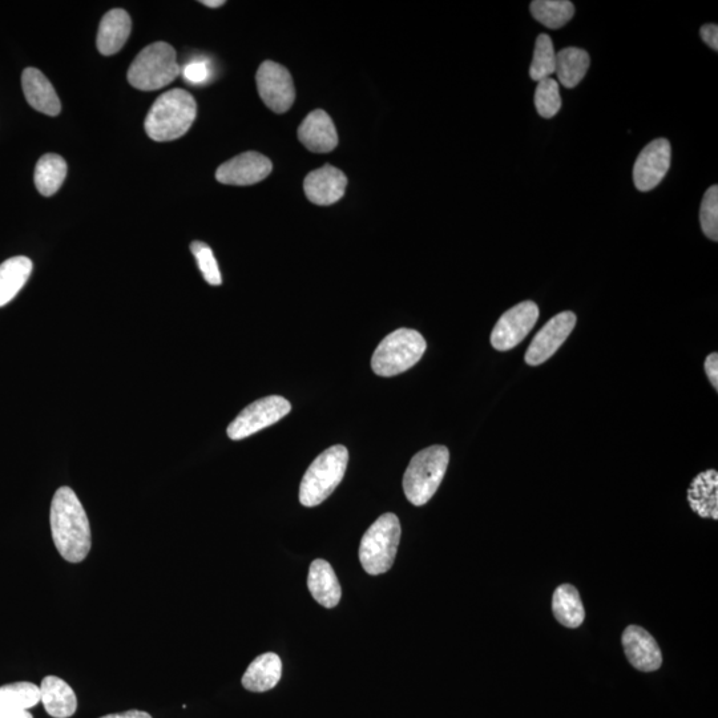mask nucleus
Instances as JSON below:
<instances>
[{
	"instance_id": "nucleus-1",
	"label": "nucleus",
	"mask_w": 718,
	"mask_h": 718,
	"mask_svg": "<svg viewBox=\"0 0 718 718\" xmlns=\"http://www.w3.org/2000/svg\"><path fill=\"white\" fill-rule=\"evenodd\" d=\"M51 532L56 550L70 563H80L91 551V526L82 502L70 487H60L51 503Z\"/></svg>"
},
{
	"instance_id": "nucleus-2",
	"label": "nucleus",
	"mask_w": 718,
	"mask_h": 718,
	"mask_svg": "<svg viewBox=\"0 0 718 718\" xmlns=\"http://www.w3.org/2000/svg\"><path fill=\"white\" fill-rule=\"evenodd\" d=\"M197 104L188 91L171 90L153 103L145 118V131L152 140L172 141L180 139L195 123Z\"/></svg>"
},
{
	"instance_id": "nucleus-3",
	"label": "nucleus",
	"mask_w": 718,
	"mask_h": 718,
	"mask_svg": "<svg viewBox=\"0 0 718 718\" xmlns=\"http://www.w3.org/2000/svg\"><path fill=\"white\" fill-rule=\"evenodd\" d=\"M349 451L337 445L318 455L300 486V502L305 507H316L324 503L345 477L348 469Z\"/></svg>"
},
{
	"instance_id": "nucleus-4",
	"label": "nucleus",
	"mask_w": 718,
	"mask_h": 718,
	"mask_svg": "<svg viewBox=\"0 0 718 718\" xmlns=\"http://www.w3.org/2000/svg\"><path fill=\"white\" fill-rule=\"evenodd\" d=\"M450 462L449 449L431 446L411 459L403 477V491L414 506L429 502L441 486Z\"/></svg>"
},
{
	"instance_id": "nucleus-5",
	"label": "nucleus",
	"mask_w": 718,
	"mask_h": 718,
	"mask_svg": "<svg viewBox=\"0 0 718 718\" xmlns=\"http://www.w3.org/2000/svg\"><path fill=\"white\" fill-rule=\"evenodd\" d=\"M181 74L175 48L165 42L149 44L128 70V82L136 90H161Z\"/></svg>"
},
{
	"instance_id": "nucleus-6",
	"label": "nucleus",
	"mask_w": 718,
	"mask_h": 718,
	"mask_svg": "<svg viewBox=\"0 0 718 718\" xmlns=\"http://www.w3.org/2000/svg\"><path fill=\"white\" fill-rule=\"evenodd\" d=\"M401 534L398 516L390 512L371 524L359 546V562L367 574H386L393 567Z\"/></svg>"
},
{
	"instance_id": "nucleus-7",
	"label": "nucleus",
	"mask_w": 718,
	"mask_h": 718,
	"mask_svg": "<svg viewBox=\"0 0 718 718\" xmlns=\"http://www.w3.org/2000/svg\"><path fill=\"white\" fill-rule=\"evenodd\" d=\"M426 348L425 338L417 330H395L375 349L371 367L381 377H394L417 365Z\"/></svg>"
},
{
	"instance_id": "nucleus-8",
	"label": "nucleus",
	"mask_w": 718,
	"mask_h": 718,
	"mask_svg": "<svg viewBox=\"0 0 718 718\" xmlns=\"http://www.w3.org/2000/svg\"><path fill=\"white\" fill-rule=\"evenodd\" d=\"M290 410H292V405L280 395H270V397L258 399L246 406L237 415L235 421L229 425L228 437L232 441L248 438L266 427L276 425L290 413Z\"/></svg>"
},
{
	"instance_id": "nucleus-9",
	"label": "nucleus",
	"mask_w": 718,
	"mask_h": 718,
	"mask_svg": "<svg viewBox=\"0 0 718 718\" xmlns=\"http://www.w3.org/2000/svg\"><path fill=\"white\" fill-rule=\"evenodd\" d=\"M539 320V308L535 302L524 301L507 310L496 322L491 333V344L499 352L514 349L534 329Z\"/></svg>"
},
{
	"instance_id": "nucleus-10",
	"label": "nucleus",
	"mask_w": 718,
	"mask_h": 718,
	"mask_svg": "<svg viewBox=\"0 0 718 718\" xmlns=\"http://www.w3.org/2000/svg\"><path fill=\"white\" fill-rule=\"evenodd\" d=\"M257 88L262 102L276 114H285L296 100V88L290 72L281 64L264 62L257 71Z\"/></svg>"
},
{
	"instance_id": "nucleus-11",
	"label": "nucleus",
	"mask_w": 718,
	"mask_h": 718,
	"mask_svg": "<svg viewBox=\"0 0 718 718\" xmlns=\"http://www.w3.org/2000/svg\"><path fill=\"white\" fill-rule=\"evenodd\" d=\"M671 155L667 139L653 140L641 151L633 167V181L639 191H652L663 181L671 167Z\"/></svg>"
},
{
	"instance_id": "nucleus-12",
	"label": "nucleus",
	"mask_w": 718,
	"mask_h": 718,
	"mask_svg": "<svg viewBox=\"0 0 718 718\" xmlns=\"http://www.w3.org/2000/svg\"><path fill=\"white\" fill-rule=\"evenodd\" d=\"M576 321L578 320L572 312H563L551 318L536 334L527 350L526 362L528 365H542L554 356L574 330Z\"/></svg>"
},
{
	"instance_id": "nucleus-13",
	"label": "nucleus",
	"mask_w": 718,
	"mask_h": 718,
	"mask_svg": "<svg viewBox=\"0 0 718 718\" xmlns=\"http://www.w3.org/2000/svg\"><path fill=\"white\" fill-rule=\"evenodd\" d=\"M273 164L258 152H245L220 165L216 179L221 184L246 187L265 180L272 172Z\"/></svg>"
},
{
	"instance_id": "nucleus-14",
	"label": "nucleus",
	"mask_w": 718,
	"mask_h": 718,
	"mask_svg": "<svg viewBox=\"0 0 718 718\" xmlns=\"http://www.w3.org/2000/svg\"><path fill=\"white\" fill-rule=\"evenodd\" d=\"M346 187L348 179L345 173L329 164L310 172L304 181L306 197L321 207H328L340 201L345 195Z\"/></svg>"
},
{
	"instance_id": "nucleus-15",
	"label": "nucleus",
	"mask_w": 718,
	"mask_h": 718,
	"mask_svg": "<svg viewBox=\"0 0 718 718\" xmlns=\"http://www.w3.org/2000/svg\"><path fill=\"white\" fill-rule=\"evenodd\" d=\"M621 643L629 663L639 671L655 672L663 664L659 644L639 625H629L623 633Z\"/></svg>"
},
{
	"instance_id": "nucleus-16",
	"label": "nucleus",
	"mask_w": 718,
	"mask_h": 718,
	"mask_svg": "<svg viewBox=\"0 0 718 718\" xmlns=\"http://www.w3.org/2000/svg\"><path fill=\"white\" fill-rule=\"evenodd\" d=\"M298 139L310 152H332L338 145L336 125L325 111L310 112L298 128Z\"/></svg>"
},
{
	"instance_id": "nucleus-17",
	"label": "nucleus",
	"mask_w": 718,
	"mask_h": 718,
	"mask_svg": "<svg viewBox=\"0 0 718 718\" xmlns=\"http://www.w3.org/2000/svg\"><path fill=\"white\" fill-rule=\"evenodd\" d=\"M22 87L28 104L34 110L48 116H58L62 111L59 96L43 72L26 68L22 75Z\"/></svg>"
},
{
	"instance_id": "nucleus-18",
	"label": "nucleus",
	"mask_w": 718,
	"mask_h": 718,
	"mask_svg": "<svg viewBox=\"0 0 718 718\" xmlns=\"http://www.w3.org/2000/svg\"><path fill=\"white\" fill-rule=\"evenodd\" d=\"M40 703L48 715L54 718H68L75 715L78 699L66 681L48 676L40 685Z\"/></svg>"
},
{
	"instance_id": "nucleus-19",
	"label": "nucleus",
	"mask_w": 718,
	"mask_h": 718,
	"mask_svg": "<svg viewBox=\"0 0 718 718\" xmlns=\"http://www.w3.org/2000/svg\"><path fill=\"white\" fill-rule=\"evenodd\" d=\"M132 22L128 12L115 8L107 12L100 22L98 32V50L100 54L111 56L118 54L131 34Z\"/></svg>"
},
{
	"instance_id": "nucleus-20",
	"label": "nucleus",
	"mask_w": 718,
	"mask_h": 718,
	"mask_svg": "<svg viewBox=\"0 0 718 718\" xmlns=\"http://www.w3.org/2000/svg\"><path fill=\"white\" fill-rule=\"evenodd\" d=\"M308 588L314 600L325 608L337 607L341 601V586L336 572L326 560H314L310 566Z\"/></svg>"
},
{
	"instance_id": "nucleus-21",
	"label": "nucleus",
	"mask_w": 718,
	"mask_h": 718,
	"mask_svg": "<svg viewBox=\"0 0 718 718\" xmlns=\"http://www.w3.org/2000/svg\"><path fill=\"white\" fill-rule=\"evenodd\" d=\"M281 676L280 657L276 653H264L246 669L245 675L242 676V687L250 692H268L280 683Z\"/></svg>"
},
{
	"instance_id": "nucleus-22",
	"label": "nucleus",
	"mask_w": 718,
	"mask_h": 718,
	"mask_svg": "<svg viewBox=\"0 0 718 718\" xmlns=\"http://www.w3.org/2000/svg\"><path fill=\"white\" fill-rule=\"evenodd\" d=\"M692 510L701 518L718 519V473L708 470L697 475L688 488Z\"/></svg>"
},
{
	"instance_id": "nucleus-23",
	"label": "nucleus",
	"mask_w": 718,
	"mask_h": 718,
	"mask_svg": "<svg viewBox=\"0 0 718 718\" xmlns=\"http://www.w3.org/2000/svg\"><path fill=\"white\" fill-rule=\"evenodd\" d=\"M32 261L28 257L8 258L0 265V308L10 304L32 273Z\"/></svg>"
},
{
	"instance_id": "nucleus-24",
	"label": "nucleus",
	"mask_w": 718,
	"mask_h": 718,
	"mask_svg": "<svg viewBox=\"0 0 718 718\" xmlns=\"http://www.w3.org/2000/svg\"><path fill=\"white\" fill-rule=\"evenodd\" d=\"M552 611L556 620L567 628H578L583 624L584 611L579 591L571 584H562L552 596Z\"/></svg>"
},
{
	"instance_id": "nucleus-25",
	"label": "nucleus",
	"mask_w": 718,
	"mask_h": 718,
	"mask_svg": "<svg viewBox=\"0 0 718 718\" xmlns=\"http://www.w3.org/2000/svg\"><path fill=\"white\" fill-rule=\"evenodd\" d=\"M590 55L582 48L567 47L556 54V71L558 80L564 87L571 90L578 86L590 68Z\"/></svg>"
},
{
	"instance_id": "nucleus-26",
	"label": "nucleus",
	"mask_w": 718,
	"mask_h": 718,
	"mask_svg": "<svg viewBox=\"0 0 718 718\" xmlns=\"http://www.w3.org/2000/svg\"><path fill=\"white\" fill-rule=\"evenodd\" d=\"M67 176V163L62 156L47 153L40 157L35 168V185L40 195L54 196L62 188Z\"/></svg>"
},
{
	"instance_id": "nucleus-27",
	"label": "nucleus",
	"mask_w": 718,
	"mask_h": 718,
	"mask_svg": "<svg viewBox=\"0 0 718 718\" xmlns=\"http://www.w3.org/2000/svg\"><path fill=\"white\" fill-rule=\"evenodd\" d=\"M530 10L539 23L551 30L566 26L575 15V6L570 0H535Z\"/></svg>"
},
{
	"instance_id": "nucleus-28",
	"label": "nucleus",
	"mask_w": 718,
	"mask_h": 718,
	"mask_svg": "<svg viewBox=\"0 0 718 718\" xmlns=\"http://www.w3.org/2000/svg\"><path fill=\"white\" fill-rule=\"evenodd\" d=\"M40 703V688L35 684L14 683L0 687V708L28 711Z\"/></svg>"
},
{
	"instance_id": "nucleus-29",
	"label": "nucleus",
	"mask_w": 718,
	"mask_h": 718,
	"mask_svg": "<svg viewBox=\"0 0 718 718\" xmlns=\"http://www.w3.org/2000/svg\"><path fill=\"white\" fill-rule=\"evenodd\" d=\"M556 71V51L552 39L547 34L538 36L535 43L534 59L530 67V76L536 82L551 78Z\"/></svg>"
},
{
	"instance_id": "nucleus-30",
	"label": "nucleus",
	"mask_w": 718,
	"mask_h": 718,
	"mask_svg": "<svg viewBox=\"0 0 718 718\" xmlns=\"http://www.w3.org/2000/svg\"><path fill=\"white\" fill-rule=\"evenodd\" d=\"M535 107L538 114L544 119H551L558 115L562 108L559 83L552 78L544 79L538 83L535 92Z\"/></svg>"
},
{
	"instance_id": "nucleus-31",
	"label": "nucleus",
	"mask_w": 718,
	"mask_h": 718,
	"mask_svg": "<svg viewBox=\"0 0 718 718\" xmlns=\"http://www.w3.org/2000/svg\"><path fill=\"white\" fill-rule=\"evenodd\" d=\"M191 252L196 258L197 265H199L201 273H203L204 280L207 281L209 285L213 286L223 284V278H221L219 265H217L215 254H213L212 249L209 248L205 242L193 241L191 244Z\"/></svg>"
},
{
	"instance_id": "nucleus-32",
	"label": "nucleus",
	"mask_w": 718,
	"mask_h": 718,
	"mask_svg": "<svg viewBox=\"0 0 718 718\" xmlns=\"http://www.w3.org/2000/svg\"><path fill=\"white\" fill-rule=\"evenodd\" d=\"M700 223L703 232L708 239L717 242L718 240V188L712 185L705 192L703 203L700 208Z\"/></svg>"
},
{
	"instance_id": "nucleus-33",
	"label": "nucleus",
	"mask_w": 718,
	"mask_h": 718,
	"mask_svg": "<svg viewBox=\"0 0 718 718\" xmlns=\"http://www.w3.org/2000/svg\"><path fill=\"white\" fill-rule=\"evenodd\" d=\"M183 76L185 79V82L193 84V86H197V84H204L207 83L209 79H211V66H209L208 60H192V62H189L188 64H185V67L183 70Z\"/></svg>"
},
{
	"instance_id": "nucleus-34",
	"label": "nucleus",
	"mask_w": 718,
	"mask_h": 718,
	"mask_svg": "<svg viewBox=\"0 0 718 718\" xmlns=\"http://www.w3.org/2000/svg\"><path fill=\"white\" fill-rule=\"evenodd\" d=\"M701 38L712 50L718 51V27L717 24H707L701 27Z\"/></svg>"
},
{
	"instance_id": "nucleus-35",
	"label": "nucleus",
	"mask_w": 718,
	"mask_h": 718,
	"mask_svg": "<svg viewBox=\"0 0 718 718\" xmlns=\"http://www.w3.org/2000/svg\"><path fill=\"white\" fill-rule=\"evenodd\" d=\"M705 373H707L712 386L718 389V354L713 353L705 361Z\"/></svg>"
},
{
	"instance_id": "nucleus-36",
	"label": "nucleus",
	"mask_w": 718,
	"mask_h": 718,
	"mask_svg": "<svg viewBox=\"0 0 718 718\" xmlns=\"http://www.w3.org/2000/svg\"><path fill=\"white\" fill-rule=\"evenodd\" d=\"M0 718H34L28 711L0 708Z\"/></svg>"
},
{
	"instance_id": "nucleus-37",
	"label": "nucleus",
	"mask_w": 718,
	"mask_h": 718,
	"mask_svg": "<svg viewBox=\"0 0 718 718\" xmlns=\"http://www.w3.org/2000/svg\"><path fill=\"white\" fill-rule=\"evenodd\" d=\"M102 718H152L147 712L141 711H128L124 713H115V715H108Z\"/></svg>"
},
{
	"instance_id": "nucleus-38",
	"label": "nucleus",
	"mask_w": 718,
	"mask_h": 718,
	"mask_svg": "<svg viewBox=\"0 0 718 718\" xmlns=\"http://www.w3.org/2000/svg\"><path fill=\"white\" fill-rule=\"evenodd\" d=\"M201 4H204V6L211 7V8H217L224 6L225 2L224 0H203Z\"/></svg>"
}]
</instances>
